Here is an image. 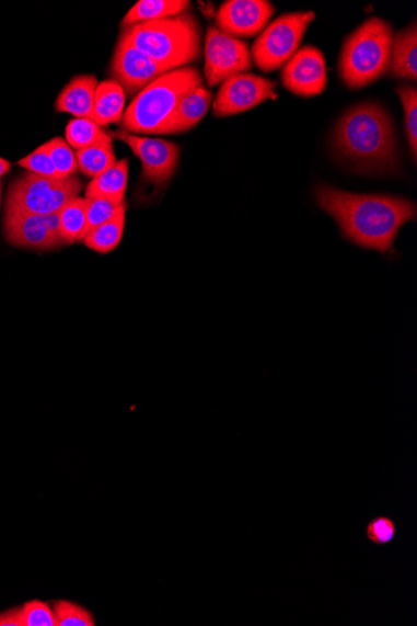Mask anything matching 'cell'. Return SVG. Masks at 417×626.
Wrapping results in <instances>:
<instances>
[{
  "mask_svg": "<svg viewBox=\"0 0 417 626\" xmlns=\"http://www.w3.org/2000/svg\"><path fill=\"white\" fill-rule=\"evenodd\" d=\"M314 194L318 207L335 219L346 239L383 254L393 249L406 223L416 219L415 203L398 196L349 193L324 184Z\"/></svg>",
  "mask_w": 417,
  "mask_h": 626,
  "instance_id": "obj_1",
  "label": "cell"
},
{
  "mask_svg": "<svg viewBox=\"0 0 417 626\" xmlns=\"http://www.w3.org/2000/svg\"><path fill=\"white\" fill-rule=\"evenodd\" d=\"M333 139L337 153L360 171H390L397 166L394 122L378 103H361L345 112Z\"/></svg>",
  "mask_w": 417,
  "mask_h": 626,
  "instance_id": "obj_2",
  "label": "cell"
},
{
  "mask_svg": "<svg viewBox=\"0 0 417 626\" xmlns=\"http://www.w3.org/2000/svg\"><path fill=\"white\" fill-rule=\"evenodd\" d=\"M121 38L171 70L184 68L200 56V26L188 12L130 25Z\"/></svg>",
  "mask_w": 417,
  "mask_h": 626,
  "instance_id": "obj_3",
  "label": "cell"
},
{
  "mask_svg": "<svg viewBox=\"0 0 417 626\" xmlns=\"http://www.w3.org/2000/svg\"><path fill=\"white\" fill-rule=\"evenodd\" d=\"M202 86L198 69L184 67L167 71L149 84L124 112L121 127L130 134H166L185 94Z\"/></svg>",
  "mask_w": 417,
  "mask_h": 626,
  "instance_id": "obj_4",
  "label": "cell"
},
{
  "mask_svg": "<svg viewBox=\"0 0 417 626\" xmlns=\"http://www.w3.org/2000/svg\"><path fill=\"white\" fill-rule=\"evenodd\" d=\"M393 26L380 18H371L352 32L341 50L339 71L351 89L368 87L390 70Z\"/></svg>",
  "mask_w": 417,
  "mask_h": 626,
  "instance_id": "obj_5",
  "label": "cell"
},
{
  "mask_svg": "<svg viewBox=\"0 0 417 626\" xmlns=\"http://www.w3.org/2000/svg\"><path fill=\"white\" fill-rule=\"evenodd\" d=\"M314 12L283 14L260 33L252 48V58L257 68L269 73L287 65L299 50Z\"/></svg>",
  "mask_w": 417,
  "mask_h": 626,
  "instance_id": "obj_6",
  "label": "cell"
},
{
  "mask_svg": "<svg viewBox=\"0 0 417 626\" xmlns=\"http://www.w3.org/2000/svg\"><path fill=\"white\" fill-rule=\"evenodd\" d=\"M252 67L251 50L245 42L220 31L218 26H210L204 66L209 87L223 84L229 78L246 73Z\"/></svg>",
  "mask_w": 417,
  "mask_h": 626,
  "instance_id": "obj_7",
  "label": "cell"
},
{
  "mask_svg": "<svg viewBox=\"0 0 417 626\" xmlns=\"http://www.w3.org/2000/svg\"><path fill=\"white\" fill-rule=\"evenodd\" d=\"M111 137L121 140L143 164V181L158 187L165 185L173 178L181 148L172 141L136 136L126 130L111 132Z\"/></svg>",
  "mask_w": 417,
  "mask_h": 626,
  "instance_id": "obj_8",
  "label": "cell"
},
{
  "mask_svg": "<svg viewBox=\"0 0 417 626\" xmlns=\"http://www.w3.org/2000/svg\"><path fill=\"white\" fill-rule=\"evenodd\" d=\"M275 83L255 75H238L221 84L217 100L212 104L216 116H230L255 109L266 102L277 100Z\"/></svg>",
  "mask_w": 417,
  "mask_h": 626,
  "instance_id": "obj_9",
  "label": "cell"
},
{
  "mask_svg": "<svg viewBox=\"0 0 417 626\" xmlns=\"http://www.w3.org/2000/svg\"><path fill=\"white\" fill-rule=\"evenodd\" d=\"M167 71L171 69L159 65L120 37L117 49L114 52L112 75L126 94L137 96L144 88L155 82Z\"/></svg>",
  "mask_w": 417,
  "mask_h": 626,
  "instance_id": "obj_10",
  "label": "cell"
},
{
  "mask_svg": "<svg viewBox=\"0 0 417 626\" xmlns=\"http://www.w3.org/2000/svg\"><path fill=\"white\" fill-rule=\"evenodd\" d=\"M282 86L298 96L321 95L327 86L326 62L315 47H304L292 56L281 71Z\"/></svg>",
  "mask_w": 417,
  "mask_h": 626,
  "instance_id": "obj_11",
  "label": "cell"
},
{
  "mask_svg": "<svg viewBox=\"0 0 417 626\" xmlns=\"http://www.w3.org/2000/svg\"><path fill=\"white\" fill-rule=\"evenodd\" d=\"M274 13V5L266 0H229L219 8L217 24L238 39L253 38L266 29Z\"/></svg>",
  "mask_w": 417,
  "mask_h": 626,
  "instance_id": "obj_12",
  "label": "cell"
},
{
  "mask_svg": "<svg viewBox=\"0 0 417 626\" xmlns=\"http://www.w3.org/2000/svg\"><path fill=\"white\" fill-rule=\"evenodd\" d=\"M4 237L9 244L25 249L50 250L65 244L51 235L46 217L20 210L5 209Z\"/></svg>",
  "mask_w": 417,
  "mask_h": 626,
  "instance_id": "obj_13",
  "label": "cell"
},
{
  "mask_svg": "<svg viewBox=\"0 0 417 626\" xmlns=\"http://www.w3.org/2000/svg\"><path fill=\"white\" fill-rule=\"evenodd\" d=\"M59 179H49L32 173L16 178L9 187L7 196V210L46 214L47 202L53 186Z\"/></svg>",
  "mask_w": 417,
  "mask_h": 626,
  "instance_id": "obj_14",
  "label": "cell"
},
{
  "mask_svg": "<svg viewBox=\"0 0 417 626\" xmlns=\"http://www.w3.org/2000/svg\"><path fill=\"white\" fill-rule=\"evenodd\" d=\"M95 76H77L61 91L56 102V110L69 113L76 118H91L93 115L94 96L97 88Z\"/></svg>",
  "mask_w": 417,
  "mask_h": 626,
  "instance_id": "obj_15",
  "label": "cell"
},
{
  "mask_svg": "<svg viewBox=\"0 0 417 626\" xmlns=\"http://www.w3.org/2000/svg\"><path fill=\"white\" fill-rule=\"evenodd\" d=\"M212 101V94L206 87L194 88L174 113L166 134L184 133L193 129L206 116Z\"/></svg>",
  "mask_w": 417,
  "mask_h": 626,
  "instance_id": "obj_16",
  "label": "cell"
},
{
  "mask_svg": "<svg viewBox=\"0 0 417 626\" xmlns=\"http://www.w3.org/2000/svg\"><path fill=\"white\" fill-rule=\"evenodd\" d=\"M126 106V92L114 79L104 80L97 84L92 119L101 127L121 123Z\"/></svg>",
  "mask_w": 417,
  "mask_h": 626,
  "instance_id": "obj_17",
  "label": "cell"
},
{
  "mask_svg": "<svg viewBox=\"0 0 417 626\" xmlns=\"http://www.w3.org/2000/svg\"><path fill=\"white\" fill-rule=\"evenodd\" d=\"M129 160L123 159L108 171L93 179L86 186L85 198H102L113 203L124 202L128 186Z\"/></svg>",
  "mask_w": 417,
  "mask_h": 626,
  "instance_id": "obj_18",
  "label": "cell"
},
{
  "mask_svg": "<svg viewBox=\"0 0 417 626\" xmlns=\"http://www.w3.org/2000/svg\"><path fill=\"white\" fill-rule=\"evenodd\" d=\"M390 71L396 78L416 80L417 78V26L413 23L393 39Z\"/></svg>",
  "mask_w": 417,
  "mask_h": 626,
  "instance_id": "obj_19",
  "label": "cell"
},
{
  "mask_svg": "<svg viewBox=\"0 0 417 626\" xmlns=\"http://www.w3.org/2000/svg\"><path fill=\"white\" fill-rule=\"evenodd\" d=\"M188 0H140L130 9L121 22L123 29L144 22L165 20L188 11Z\"/></svg>",
  "mask_w": 417,
  "mask_h": 626,
  "instance_id": "obj_20",
  "label": "cell"
},
{
  "mask_svg": "<svg viewBox=\"0 0 417 626\" xmlns=\"http://www.w3.org/2000/svg\"><path fill=\"white\" fill-rule=\"evenodd\" d=\"M127 208L128 205L126 203L123 205V208L119 210L117 216L109 221L104 223V225L89 231L82 240L83 243L89 249L101 254L111 253L114 249H117L123 239L124 228H126Z\"/></svg>",
  "mask_w": 417,
  "mask_h": 626,
  "instance_id": "obj_21",
  "label": "cell"
},
{
  "mask_svg": "<svg viewBox=\"0 0 417 626\" xmlns=\"http://www.w3.org/2000/svg\"><path fill=\"white\" fill-rule=\"evenodd\" d=\"M76 157L78 168L81 169L85 177L92 179L108 171L109 168L117 163L113 139L100 141L91 147L77 150Z\"/></svg>",
  "mask_w": 417,
  "mask_h": 626,
  "instance_id": "obj_22",
  "label": "cell"
},
{
  "mask_svg": "<svg viewBox=\"0 0 417 626\" xmlns=\"http://www.w3.org/2000/svg\"><path fill=\"white\" fill-rule=\"evenodd\" d=\"M60 235L66 244L82 241L86 227V198L77 196L59 212Z\"/></svg>",
  "mask_w": 417,
  "mask_h": 626,
  "instance_id": "obj_23",
  "label": "cell"
},
{
  "mask_svg": "<svg viewBox=\"0 0 417 626\" xmlns=\"http://www.w3.org/2000/svg\"><path fill=\"white\" fill-rule=\"evenodd\" d=\"M66 138L70 148L81 150L96 143L113 139L101 125L91 118H74L70 121L66 129Z\"/></svg>",
  "mask_w": 417,
  "mask_h": 626,
  "instance_id": "obj_24",
  "label": "cell"
},
{
  "mask_svg": "<svg viewBox=\"0 0 417 626\" xmlns=\"http://www.w3.org/2000/svg\"><path fill=\"white\" fill-rule=\"evenodd\" d=\"M46 147L60 179H67L77 173V157L67 140L63 138H55L47 141Z\"/></svg>",
  "mask_w": 417,
  "mask_h": 626,
  "instance_id": "obj_25",
  "label": "cell"
},
{
  "mask_svg": "<svg viewBox=\"0 0 417 626\" xmlns=\"http://www.w3.org/2000/svg\"><path fill=\"white\" fill-rule=\"evenodd\" d=\"M405 112V128L407 141L412 149L414 160L417 156V89L416 87L404 86L397 89Z\"/></svg>",
  "mask_w": 417,
  "mask_h": 626,
  "instance_id": "obj_26",
  "label": "cell"
},
{
  "mask_svg": "<svg viewBox=\"0 0 417 626\" xmlns=\"http://www.w3.org/2000/svg\"><path fill=\"white\" fill-rule=\"evenodd\" d=\"M124 204L126 202L117 204L102 198H86V227L83 239L89 231L117 216Z\"/></svg>",
  "mask_w": 417,
  "mask_h": 626,
  "instance_id": "obj_27",
  "label": "cell"
},
{
  "mask_svg": "<svg viewBox=\"0 0 417 626\" xmlns=\"http://www.w3.org/2000/svg\"><path fill=\"white\" fill-rule=\"evenodd\" d=\"M55 612L58 626H94L93 615L83 606L74 603L59 601L51 607Z\"/></svg>",
  "mask_w": 417,
  "mask_h": 626,
  "instance_id": "obj_28",
  "label": "cell"
},
{
  "mask_svg": "<svg viewBox=\"0 0 417 626\" xmlns=\"http://www.w3.org/2000/svg\"><path fill=\"white\" fill-rule=\"evenodd\" d=\"M18 166L26 169L32 174L49 178L60 179L55 164L48 153L46 143L43 146L32 151L30 156L18 160Z\"/></svg>",
  "mask_w": 417,
  "mask_h": 626,
  "instance_id": "obj_29",
  "label": "cell"
},
{
  "mask_svg": "<svg viewBox=\"0 0 417 626\" xmlns=\"http://www.w3.org/2000/svg\"><path fill=\"white\" fill-rule=\"evenodd\" d=\"M396 533V523L386 515H379L372 519L366 530L367 539L377 545V547H384V545L392 543Z\"/></svg>",
  "mask_w": 417,
  "mask_h": 626,
  "instance_id": "obj_30",
  "label": "cell"
},
{
  "mask_svg": "<svg viewBox=\"0 0 417 626\" xmlns=\"http://www.w3.org/2000/svg\"><path fill=\"white\" fill-rule=\"evenodd\" d=\"M24 626H58L55 612L47 603L32 601L21 607Z\"/></svg>",
  "mask_w": 417,
  "mask_h": 626,
  "instance_id": "obj_31",
  "label": "cell"
},
{
  "mask_svg": "<svg viewBox=\"0 0 417 626\" xmlns=\"http://www.w3.org/2000/svg\"><path fill=\"white\" fill-rule=\"evenodd\" d=\"M0 626H24L21 606L0 614Z\"/></svg>",
  "mask_w": 417,
  "mask_h": 626,
  "instance_id": "obj_32",
  "label": "cell"
},
{
  "mask_svg": "<svg viewBox=\"0 0 417 626\" xmlns=\"http://www.w3.org/2000/svg\"><path fill=\"white\" fill-rule=\"evenodd\" d=\"M12 164L8 162V160L0 158V181L2 178L11 171Z\"/></svg>",
  "mask_w": 417,
  "mask_h": 626,
  "instance_id": "obj_33",
  "label": "cell"
},
{
  "mask_svg": "<svg viewBox=\"0 0 417 626\" xmlns=\"http://www.w3.org/2000/svg\"><path fill=\"white\" fill-rule=\"evenodd\" d=\"M2 181H0V204H2Z\"/></svg>",
  "mask_w": 417,
  "mask_h": 626,
  "instance_id": "obj_34",
  "label": "cell"
}]
</instances>
